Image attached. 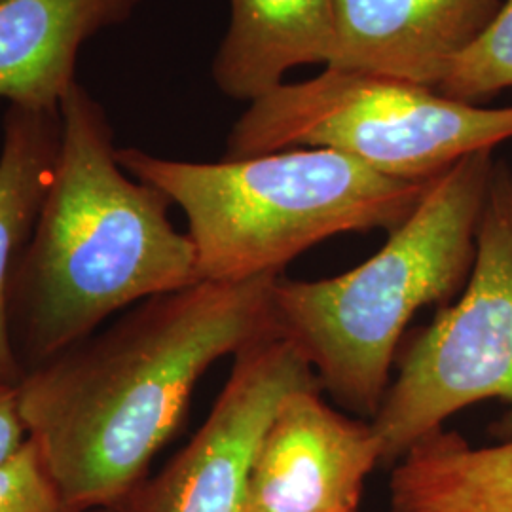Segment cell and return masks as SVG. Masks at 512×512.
Masks as SVG:
<instances>
[{
	"instance_id": "obj_1",
	"label": "cell",
	"mask_w": 512,
	"mask_h": 512,
	"mask_svg": "<svg viewBox=\"0 0 512 512\" xmlns=\"http://www.w3.org/2000/svg\"><path fill=\"white\" fill-rule=\"evenodd\" d=\"M277 279L152 296L21 380L29 437L74 512L116 507L177 435L205 372L277 332Z\"/></svg>"
},
{
	"instance_id": "obj_2",
	"label": "cell",
	"mask_w": 512,
	"mask_h": 512,
	"mask_svg": "<svg viewBox=\"0 0 512 512\" xmlns=\"http://www.w3.org/2000/svg\"><path fill=\"white\" fill-rule=\"evenodd\" d=\"M63 141L35 234L8 291L23 378L135 304L198 283L171 200L116 160L107 110L78 82L61 103Z\"/></svg>"
},
{
	"instance_id": "obj_3",
	"label": "cell",
	"mask_w": 512,
	"mask_h": 512,
	"mask_svg": "<svg viewBox=\"0 0 512 512\" xmlns=\"http://www.w3.org/2000/svg\"><path fill=\"white\" fill-rule=\"evenodd\" d=\"M494 164V150H480L446 169L412 215L387 234L384 247L353 270L275 281V330L340 406L372 420L410 321L427 306H448L463 291Z\"/></svg>"
},
{
	"instance_id": "obj_4",
	"label": "cell",
	"mask_w": 512,
	"mask_h": 512,
	"mask_svg": "<svg viewBox=\"0 0 512 512\" xmlns=\"http://www.w3.org/2000/svg\"><path fill=\"white\" fill-rule=\"evenodd\" d=\"M137 181L162 190L188 220L200 281L281 277L311 247L342 234L393 232L429 183L389 179L329 148H289L217 164L116 148Z\"/></svg>"
},
{
	"instance_id": "obj_5",
	"label": "cell",
	"mask_w": 512,
	"mask_h": 512,
	"mask_svg": "<svg viewBox=\"0 0 512 512\" xmlns=\"http://www.w3.org/2000/svg\"><path fill=\"white\" fill-rule=\"evenodd\" d=\"M512 139V107L490 109L376 74L325 67L249 103L222 160L329 148L397 181L429 183L469 154Z\"/></svg>"
},
{
	"instance_id": "obj_6",
	"label": "cell",
	"mask_w": 512,
	"mask_h": 512,
	"mask_svg": "<svg viewBox=\"0 0 512 512\" xmlns=\"http://www.w3.org/2000/svg\"><path fill=\"white\" fill-rule=\"evenodd\" d=\"M507 406L492 425L512 440V167L495 160L476 236L475 264L454 304L444 306L399 357V372L370 420L393 467L418 440L467 406Z\"/></svg>"
},
{
	"instance_id": "obj_7",
	"label": "cell",
	"mask_w": 512,
	"mask_h": 512,
	"mask_svg": "<svg viewBox=\"0 0 512 512\" xmlns=\"http://www.w3.org/2000/svg\"><path fill=\"white\" fill-rule=\"evenodd\" d=\"M302 387L321 385L279 332L241 349L198 433L110 512H245L258 442L279 401Z\"/></svg>"
},
{
	"instance_id": "obj_8",
	"label": "cell",
	"mask_w": 512,
	"mask_h": 512,
	"mask_svg": "<svg viewBox=\"0 0 512 512\" xmlns=\"http://www.w3.org/2000/svg\"><path fill=\"white\" fill-rule=\"evenodd\" d=\"M378 465L382 450L370 421L332 408L321 387L294 389L258 442L245 512H359Z\"/></svg>"
},
{
	"instance_id": "obj_9",
	"label": "cell",
	"mask_w": 512,
	"mask_h": 512,
	"mask_svg": "<svg viewBox=\"0 0 512 512\" xmlns=\"http://www.w3.org/2000/svg\"><path fill=\"white\" fill-rule=\"evenodd\" d=\"M503 0H336L330 69L437 88L492 23Z\"/></svg>"
},
{
	"instance_id": "obj_10",
	"label": "cell",
	"mask_w": 512,
	"mask_h": 512,
	"mask_svg": "<svg viewBox=\"0 0 512 512\" xmlns=\"http://www.w3.org/2000/svg\"><path fill=\"white\" fill-rule=\"evenodd\" d=\"M143 0H0V97L61 109L82 44L124 23Z\"/></svg>"
},
{
	"instance_id": "obj_11",
	"label": "cell",
	"mask_w": 512,
	"mask_h": 512,
	"mask_svg": "<svg viewBox=\"0 0 512 512\" xmlns=\"http://www.w3.org/2000/svg\"><path fill=\"white\" fill-rule=\"evenodd\" d=\"M336 44V0H230L211 76L226 97L253 103L296 67H329Z\"/></svg>"
},
{
	"instance_id": "obj_12",
	"label": "cell",
	"mask_w": 512,
	"mask_h": 512,
	"mask_svg": "<svg viewBox=\"0 0 512 512\" xmlns=\"http://www.w3.org/2000/svg\"><path fill=\"white\" fill-rule=\"evenodd\" d=\"M63 141L61 109L10 105L0 150V378L21 384L8 329V291L35 234Z\"/></svg>"
},
{
	"instance_id": "obj_13",
	"label": "cell",
	"mask_w": 512,
	"mask_h": 512,
	"mask_svg": "<svg viewBox=\"0 0 512 512\" xmlns=\"http://www.w3.org/2000/svg\"><path fill=\"white\" fill-rule=\"evenodd\" d=\"M391 512H512V440L473 446L444 427L418 440L389 478Z\"/></svg>"
},
{
	"instance_id": "obj_14",
	"label": "cell",
	"mask_w": 512,
	"mask_h": 512,
	"mask_svg": "<svg viewBox=\"0 0 512 512\" xmlns=\"http://www.w3.org/2000/svg\"><path fill=\"white\" fill-rule=\"evenodd\" d=\"M512 88V0H503L484 33L459 55L435 88L440 95L480 105Z\"/></svg>"
},
{
	"instance_id": "obj_15",
	"label": "cell",
	"mask_w": 512,
	"mask_h": 512,
	"mask_svg": "<svg viewBox=\"0 0 512 512\" xmlns=\"http://www.w3.org/2000/svg\"><path fill=\"white\" fill-rule=\"evenodd\" d=\"M0 512H74L31 437L0 463Z\"/></svg>"
},
{
	"instance_id": "obj_16",
	"label": "cell",
	"mask_w": 512,
	"mask_h": 512,
	"mask_svg": "<svg viewBox=\"0 0 512 512\" xmlns=\"http://www.w3.org/2000/svg\"><path fill=\"white\" fill-rule=\"evenodd\" d=\"M29 439L21 414L19 384L0 378V463L10 458Z\"/></svg>"
},
{
	"instance_id": "obj_17",
	"label": "cell",
	"mask_w": 512,
	"mask_h": 512,
	"mask_svg": "<svg viewBox=\"0 0 512 512\" xmlns=\"http://www.w3.org/2000/svg\"><path fill=\"white\" fill-rule=\"evenodd\" d=\"M92 512H110V509H101V511H92Z\"/></svg>"
}]
</instances>
